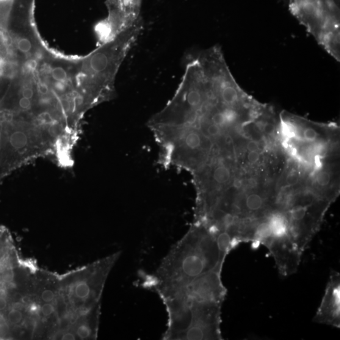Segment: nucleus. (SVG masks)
<instances>
[{"label":"nucleus","instance_id":"1","mask_svg":"<svg viewBox=\"0 0 340 340\" xmlns=\"http://www.w3.org/2000/svg\"><path fill=\"white\" fill-rule=\"evenodd\" d=\"M227 256L214 234L206 227L193 223L171 247L155 272L146 276L142 286L161 296L207 272L223 269Z\"/></svg>","mask_w":340,"mask_h":340},{"label":"nucleus","instance_id":"2","mask_svg":"<svg viewBox=\"0 0 340 340\" xmlns=\"http://www.w3.org/2000/svg\"><path fill=\"white\" fill-rule=\"evenodd\" d=\"M168 314L164 340H221V304L193 300L165 304Z\"/></svg>","mask_w":340,"mask_h":340},{"label":"nucleus","instance_id":"3","mask_svg":"<svg viewBox=\"0 0 340 340\" xmlns=\"http://www.w3.org/2000/svg\"><path fill=\"white\" fill-rule=\"evenodd\" d=\"M292 15L337 62L340 61V0H289Z\"/></svg>","mask_w":340,"mask_h":340},{"label":"nucleus","instance_id":"4","mask_svg":"<svg viewBox=\"0 0 340 340\" xmlns=\"http://www.w3.org/2000/svg\"><path fill=\"white\" fill-rule=\"evenodd\" d=\"M223 269H216L194 279L181 288L159 296L162 301L168 300H193L223 305L227 289L222 281Z\"/></svg>","mask_w":340,"mask_h":340},{"label":"nucleus","instance_id":"5","mask_svg":"<svg viewBox=\"0 0 340 340\" xmlns=\"http://www.w3.org/2000/svg\"><path fill=\"white\" fill-rule=\"evenodd\" d=\"M142 0H112L109 20L99 24L98 32L102 40L123 34L139 20Z\"/></svg>","mask_w":340,"mask_h":340},{"label":"nucleus","instance_id":"6","mask_svg":"<svg viewBox=\"0 0 340 340\" xmlns=\"http://www.w3.org/2000/svg\"><path fill=\"white\" fill-rule=\"evenodd\" d=\"M265 247L269 250L282 275L287 276L297 272L303 253L288 234L272 237Z\"/></svg>","mask_w":340,"mask_h":340},{"label":"nucleus","instance_id":"7","mask_svg":"<svg viewBox=\"0 0 340 340\" xmlns=\"http://www.w3.org/2000/svg\"><path fill=\"white\" fill-rule=\"evenodd\" d=\"M312 321L319 324L340 328L339 273H331L322 303Z\"/></svg>","mask_w":340,"mask_h":340},{"label":"nucleus","instance_id":"8","mask_svg":"<svg viewBox=\"0 0 340 340\" xmlns=\"http://www.w3.org/2000/svg\"><path fill=\"white\" fill-rule=\"evenodd\" d=\"M212 178L217 185H224L228 183L231 178V171L228 167L223 165H218L212 171Z\"/></svg>","mask_w":340,"mask_h":340},{"label":"nucleus","instance_id":"9","mask_svg":"<svg viewBox=\"0 0 340 340\" xmlns=\"http://www.w3.org/2000/svg\"><path fill=\"white\" fill-rule=\"evenodd\" d=\"M75 293L76 296L78 298H81V299H86V298L89 297L91 293H92V290H91L90 285L87 282L82 281L77 285Z\"/></svg>","mask_w":340,"mask_h":340},{"label":"nucleus","instance_id":"10","mask_svg":"<svg viewBox=\"0 0 340 340\" xmlns=\"http://www.w3.org/2000/svg\"><path fill=\"white\" fill-rule=\"evenodd\" d=\"M7 317L8 322L10 323L11 325H16L22 322L23 315L18 309L12 308L8 311Z\"/></svg>","mask_w":340,"mask_h":340},{"label":"nucleus","instance_id":"11","mask_svg":"<svg viewBox=\"0 0 340 340\" xmlns=\"http://www.w3.org/2000/svg\"><path fill=\"white\" fill-rule=\"evenodd\" d=\"M318 134L316 130L311 126H306L303 130V137L306 142H315L318 137Z\"/></svg>","mask_w":340,"mask_h":340},{"label":"nucleus","instance_id":"12","mask_svg":"<svg viewBox=\"0 0 340 340\" xmlns=\"http://www.w3.org/2000/svg\"><path fill=\"white\" fill-rule=\"evenodd\" d=\"M316 183L321 187H327L331 182V175L328 171H322L316 177Z\"/></svg>","mask_w":340,"mask_h":340},{"label":"nucleus","instance_id":"13","mask_svg":"<svg viewBox=\"0 0 340 340\" xmlns=\"http://www.w3.org/2000/svg\"><path fill=\"white\" fill-rule=\"evenodd\" d=\"M267 118V119L266 121H261L259 124H261L262 131L265 134L267 135H272L274 134L275 131V124L273 123V121L268 119V118Z\"/></svg>","mask_w":340,"mask_h":340},{"label":"nucleus","instance_id":"14","mask_svg":"<svg viewBox=\"0 0 340 340\" xmlns=\"http://www.w3.org/2000/svg\"><path fill=\"white\" fill-rule=\"evenodd\" d=\"M52 77L57 82H63L67 78V73L62 67H56L52 71Z\"/></svg>","mask_w":340,"mask_h":340},{"label":"nucleus","instance_id":"15","mask_svg":"<svg viewBox=\"0 0 340 340\" xmlns=\"http://www.w3.org/2000/svg\"><path fill=\"white\" fill-rule=\"evenodd\" d=\"M17 48L23 53H27L32 49V44L29 39L26 38H22L18 41Z\"/></svg>","mask_w":340,"mask_h":340},{"label":"nucleus","instance_id":"16","mask_svg":"<svg viewBox=\"0 0 340 340\" xmlns=\"http://www.w3.org/2000/svg\"><path fill=\"white\" fill-rule=\"evenodd\" d=\"M32 107V99L25 98L22 96V97L18 101V109L23 110V111H28V110L31 109Z\"/></svg>","mask_w":340,"mask_h":340},{"label":"nucleus","instance_id":"17","mask_svg":"<svg viewBox=\"0 0 340 340\" xmlns=\"http://www.w3.org/2000/svg\"><path fill=\"white\" fill-rule=\"evenodd\" d=\"M92 333V331L91 328L89 326L86 325L80 326L78 330H77V334H78L81 339L89 338Z\"/></svg>","mask_w":340,"mask_h":340},{"label":"nucleus","instance_id":"18","mask_svg":"<svg viewBox=\"0 0 340 340\" xmlns=\"http://www.w3.org/2000/svg\"><path fill=\"white\" fill-rule=\"evenodd\" d=\"M298 181H299V175H298L297 171L293 170L287 174L286 182V185L288 186H293V185H296Z\"/></svg>","mask_w":340,"mask_h":340},{"label":"nucleus","instance_id":"19","mask_svg":"<svg viewBox=\"0 0 340 340\" xmlns=\"http://www.w3.org/2000/svg\"><path fill=\"white\" fill-rule=\"evenodd\" d=\"M4 241V231L0 229V268H1L3 265L5 264V263L8 261V259L5 258L4 255V243H2Z\"/></svg>","mask_w":340,"mask_h":340},{"label":"nucleus","instance_id":"20","mask_svg":"<svg viewBox=\"0 0 340 340\" xmlns=\"http://www.w3.org/2000/svg\"><path fill=\"white\" fill-rule=\"evenodd\" d=\"M54 292L51 291V290H46V291H44L42 293V295H41V298L46 303L51 302L54 299Z\"/></svg>","mask_w":340,"mask_h":340},{"label":"nucleus","instance_id":"21","mask_svg":"<svg viewBox=\"0 0 340 340\" xmlns=\"http://www.w3.org/2000/svg\"><path fill=\"white\" fill-rule=\"evenodd\" d=\"M41 311H42L44 316H49L53 313L54 308L53 306L50 305V304H45L41 308Z\"/></svg>","mask_w":340,"mask_h":340},{"label":"nucleus","instance_id":"22","mask_svg":"<svg viewBox=\"0 0 340 340\" xmlns=\"http://www.w3.org/2000/svg\"><path fill=\"white\" fill-rule=\"evenodd\" d=\"M247 158L249 162L255 164L259 159V154L258 151H250L248 154Z\"/></svg>","mask_w":340,"mask_h":340},{"label":"nucleus","instance_id":"23","mask_svg":"<svg viewBox=\"0 0 340 340\" xmlns=\"http://www.w3.org/2000/svg\"><path fill=\"white\" fill-rule=\"evenodd\" d=\"M22 96H24L25 98L32 99L34 96V90L30 88H24L23 91H22Z\"/></svg>","mask_w":340,"mask_h":340},{"label":"nucleus","instance_id":"24","mask_svg":"<svg viewBox=\"0 0 340 340\" xmlns=\"http://www.w3.org/2000/svg\"><path fill=\"white\" fill-rule=\"evenodd\" d=\"M259 148V144L255 141H250L247 144V149L249 151H258Z\"/></svg>","mask_w":340,"mask_h":340},{"label":"nucleus","instance_id":"25","mask_svg":"<svg viewBox=\"0 0 340 340\" xmlns=\"http://www.w3.org/2000/svg\"><path fill=\"white\" fill-rule=\"evenodd\" d=\"M38 92L41 95H48L49 92V88L45 84H41L38 86Z\"/></svg>","mask_w":340,"mask_h":340},{"label":"nucleus","instance_id":"26","mask_svg":"<svg viewBox=\"0 0 340 340\" xmlns=\"http://www.w3.org/2000/svg\"><path fill=\"white\" fill-rule=\"evenodd\" d=\"M37 63L35 60H30L26 64V67L28 71H33L37 67Z\"/></svg>","mask_w":340,"mask_h":340},{"label":"nucleus","instance_id":"27","mask_svg":"<svg viewBox=\"0 0 340 340\" xmlns=\"http://www.w3.org/2000/svg\"><path fill=\"white\" fill-rule=\"evenodd\" d=\"M62 339L63 340H74L75 339V336L71 333H66L64 336H63Z\"/></svg>","mask_w":340,"mask_h":340},{"label":"nucleus","instance_id":"28","mask_svg":"<svg viewBox=\"0 0 340 340\" xmlns=\"http://www.w3.org/2000/svg\"><path fill=\"white\" fill-rule=\"evenodd\" d=\"M233 185H234V187L235 188H236V189H239V188H241L242 185L241 182L238 181V179H237V181H235L234 182Z\"/></svg>","mask_w":340,"mask_h":340}]
</instances>
